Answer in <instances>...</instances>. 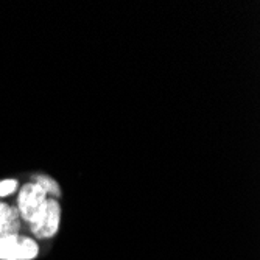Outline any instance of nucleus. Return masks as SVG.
<instances>
[{
  "mask_svg": "<svg viewBox=\"0 0 260 260\" xmlns=\"http://www.w3.org/2000/svg\"><path fill=\"white\" fill-rule=\"evenodd\" d=\"M61 221V206L56 200H47L38 214L28 221L30 229L38 240H47L56 235Z\"/></svg>",
  "mask_w": 260,
  "mask_h": 260,
  "instance_id": "1",
  "label": "nucleus"
},
{
  "mask_svg": "<svg viewBox=\"0 0 260 260\" xmlns=\"http://www.w3.org/2000/svg\"><path fill=\"white\" fill-rule=\"evenodd\" d=\"M39 254L38 243L19 234L0 237V260H33Z\"/></svg>",
  "mask_w": 260,
  "mask_h": 260,
  "instance_id": "2",
  "label": "nucleus"
},
{
  "mask_svg": "<svg viewBox=\"0 0 260 260\" xmlns=\"http://www.w3.org/2000/svg\"><path fill=\"white\" fill-rule=\"evenodd\" d=\"M45 201H47V193L44 192L42 187H39L36 182L25 184L19 192L16 209L22 220L30 221L38 214V210L44 206Z\"/></svg>",
  "mask_w": 260,
  "mask_h": 260,
  "instance_id": "3",
  "label": "nucleus"
},
{
  "mask_svg": "<svg viewBox=\"0 0 260 260\" xmlns=\"http://www.w3.org/2000/svg\"><path fill=\"white\" fill-rule=\"evenodd\" d=\"M20 215L16 207L0 201V237L19 234Z\"/></svg>",
  "mask_w": 260,
  "mask_h": 260,
  "instance_id": "4",
  "label": "nucleus"
},
{
  "mask_svg": "<svg viewBox=\"0 0 260 260\" xmlns=\"http://www.w3.org/2000/svg\"><path fill=\"white\" fill-rule=\"evenodd\" d=\"M35 179H36L35 182H36L39 187L44 188V192H45V193H50V195H53V197H59V195H61L59 185L56 184L55 179H52V178H49V176H44V175H39V176H36Z\"/></svg>",
  "mask_w": 260,
  "mask_h": 260,
  "instance_id": "5",
  "label": "nucleus"
},
{
  "mask_svg": "<svg viewBox=\"0 0 260 260\" xmlns=\"http://www.w3.org/2000/svg\"><path fill=\"white\" fill-rule=\"evenodd\" d=\"M17 190V181L16 179H2L0 181V198L8 197Z\"/></svg>",
  "mask_w": 260,
  "mask_h": 260,
  "instance_id": "6",
  "label": "nucleus"
}]
</instances>
